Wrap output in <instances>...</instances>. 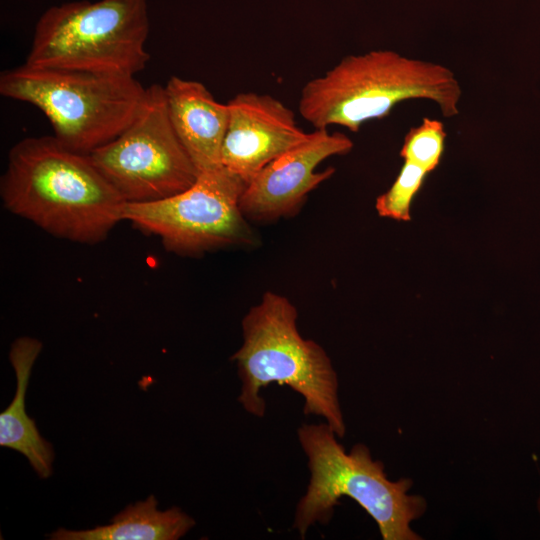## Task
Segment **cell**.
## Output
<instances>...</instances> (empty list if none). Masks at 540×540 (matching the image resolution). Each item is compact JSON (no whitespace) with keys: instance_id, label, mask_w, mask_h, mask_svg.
Wrapping results in <instances>:
<instances>
[{"instance_id":"cell-4","label":"cell","mask_w":540,"mask_h":540,"mask_svg":"<svg viewBox=\"0 0 540 540\" xmlns=\"http://www.w3.org/2000/svg\"><path fill=\"white\" fill-rule=\"evenodd\" d=\"M327 424H303L298 438L310 470L309 484L298 502L293 527L302 538L316 522L326 524L339 499L355 500L377 523L384 540H417L410 523L423 515L424 498L408 494L410 479L391 481L384 464L356 444L346 453Z\"/></svg>"},{"instance_id":"cell-10","label":"cell","mask_w":540,"mask_h":540,"mask_svg":"<svg viewBox=\"0 0 540 540\" xmlns=\"http://www.w3.org/2000/svg\"><path fill=\"white\" fill-rule=\"evenodd\" d=\"M229 120L221 164L246 183L268 163L304 142L295 113L279 99L240 92L227 102Z\"/></svg>"},{"instance_id":"cell-14","label":"cell","mask_w":540,"mask_h":540,"mask_svg":"<svg viewBox=\"0 0 540 540\" xmlns=\"http://www.w3.org/2000/svg\"><path fill=\"white\" fill-rule=\"evenodd\" d=\"M445 138L446 132L441 121L423 118L420 125L411 128L405 135L400 156L404 161L416 164L430 173L440 163Z\"/></svg>"},{"instance_id":"cell-13","label":"cell","mask_w":540,"mask_h":540,"mask_svg":"<svg viewBox=\"0 0 540 540\" xmlns=\"http://www.w3.org/2000/svg\"><path fill=\"white\" fill-rule=\"evenodd\" d=\"M153 495L128 505L111 523L86 530L59 528L52 540H176L184 536L195 521L178 507L161 511Z\"/></svg>"},{"instance_id":"cell-6","label":"cell","mask_w":540,"mask_h":540,"mask_svg":"<svg viewBox=\"0 0 540 540\" xmlns=\"http://www.w3.org/2000/svg\"><path fill=\"white\" fill-rule=\"evenodd\" d=\"M148 0H87L53 5L39 17L25 63L135 76L145 48Z\"/></svg>"},{"instance_id":"cell-5","label":"cell","mask_w":540,"mask_h":540,"mask_svg":"<svg viewBox=\"0 0 540 540\" xmlns=\"http://www.w3.org/2000/svg\"><path fill=\"white\" fill-rule=\"evenodd\" d=\"M134 76L23 63L0 74V94L29 103L68 149L90 154L117 137L145 97Z\"/></svg>"},{"instance_id":"cell-8","label":"cell","mask_w":540,"mask_h":540,"mask_svg":"<svg viewBox=\"0 0 540 540\" xmlns=\"http://www.w3.org/2000/svg\"><path fill=\"white\" fill-rule=\"evenodd\" d=\"M88 155L126 203L166 199L199 175L171 124L160 84L146 88L136 116L117 137Z\"/></svg>"},{"instance_id":"cell-11","label":"cell","mask_w":540,"mask_h":540,"mask_svg":"<svg viewBox=\"0 0 540 540\" xmlns=\"http://www.w3.org/2000/svg\"><path fill=\"white\" fill-rule=\"evenodd\" d=\"M171 124L199 173L221 167L229 109L195 80L171 76L163 85Z\"/></svg>"},{"instance_id":"cell-3","label":"cell","mask_w":540,"mask_h":540,"mask_svg":"<svg viewBox=\"0 0 540 540\" xmlns=\"http://www.w3.org/2000/svg\"><path fill=\"white\" fill-rule=\"evenodd\" d=\"M297 318L291 301L272 291L244 316L243 343L231 356L242 382L238 401L248 413L263 417L261 390L273 382L287 385L303 397L305 414L323 417L341 438L345 423L337 374L326 351L300 335Z\"/></svg>"},{"instance_id":"cell-1","label":"cell","mask_w":540,"mask_h":540,"mask_svg":"<svg viewBox=\"0 0 540 540\" xmlns=\"http://www.w3.org/2000/svg\"><path fill=\"white\" fill-rule=\"evenodd\" d=\"M0 196L12 214L82 244L106 239L123 220L126 205L89 155L54 136L28 137L10 149Z\"/></svg>"},{"instance_id":"cell-12","label":"cell","mask_w":540,"mask_h":540,"mask_svg":"<svg viewBox=\"0 0 540 540\" xmlns=\"http://www.w3.org/2000/svg\"><path fill=\"white\" fill-rule=\"evenodd\" d=\"M42 343L32 337H19L11 345L10 362L16 375V392L10 405L0 414V445L23 454L43 479L52 474L54 451L40 435L35 421L25 410V395L32 367Z\"/></svg>"},{"instance_id":"cell-9","label":"cell","mask_w":540,"mask_h":540,"mask_svg":"<svg viewBox=\"0 0 540 540\" xmlns=\"http://www.w3.org/2000/svg\"><path fill=\"white\" fill-rule=\"evenodd\" d=\"M352 148L346 134L314 129L304 142L268 163L246 183L240 198L244 216L261 223L294 215L308 194L334 174L332 167L317 171L319 164Z\"/></svg>"},{"instance_id":"cell-7","label":"cell","mask_w":540,"mask_h":540,"mask_svg":"<svg viewBox=\"0 0 540 540\" xmlns=\"http://www.w3.org/2000/svg\"><path fill=\"white\" fill-rule=\"evenodd\" d=\"M246 181L224 166L202 171L188 189L166 199L126 203L123 220L158 236L173 253L198 256L253 246L256 236L240 207Z\"/></svg>"},{"instance_id":"cell-15","label":"cell","mask_w":540,"mask_h":540,"mask_svg":"<svg viewBox=\"0 0 540 540\" xmlns=\"http://www.w3.org/2000/svg\"><path fill=\"white\" fill-rule=\"evenodd\" d=\"M428 173L420 166L404 161L391 187L376 200V210L382 217L410 220V206Z\"/></svg>"},{"instance_id":"cell-16","label":"cell","mask_w":540,"mask_h":540,"mask_svg":"<svg viewBox=\"0 0 540 540\" xmlns=\"http://www.w3.org/2000/svg\"><path fill=\"white\" fill-rule=\"evenodd\" d=\"M538 508H539V511H540V498H539V501H538Z\"/></svg>"},{"instance_id":"cell-2","label":"cell","mask_w":540,"mask_h":540,"mask_svg":"<svg viewBox=\"0 0 540 540\" xmlns=\"http://www.w3.org/2000/svg\"><path fill=\"white\" fill-rule=\"evenodd\" d=\"M462 90L454 73L393 50L348 55L302 88L298 111L314 129L342 126L357 132L404 101H433L444 117L459 113Z\"/></svg>"}]
</instances>
